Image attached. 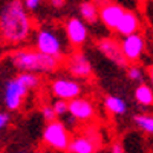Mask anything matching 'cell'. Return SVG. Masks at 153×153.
I'll return each mask as SVG.
<instances>
[{"mask_svg": "<svg viewBox=\"0 0 153 153\" xmlns=\"http://www.w3.org/2000/svg\"><path fill=\"white\" fill-rule=\"evenodd\" d=\"M19 78L25 83V86H26L29 91H32V89L38 87L42 83V78L38 76V74H32V72H19Z\"/></svg>", "mask_w": 153, "mask_h": 153, "instance_id": "obj_20", "label": "cell"}, {"mask_svg": "<svg viewBox=\"0 0 153 153\" xmlns=\"http://www.w3.org/2000/svg\"><path fill=\"white\" fill-rule=\"evenodd\" d=\"M147 75H149V80H150V86L153 87V66H152V68H149Z\"/></svg>", "mask_w": 153, "mask_h": 153, "instance_id": "obj_27", "label": "cell"}, {"mask_svg": "<svg viewBox=\"0 0 153 153\" xmlns=\"http://www.w3.org/2000/svg\"><path fill=\"white\" fill-rule=\"evenodd\" d=\"M35 29L31 12L22 0H9L0 11V43L19 48L26 43Z\"/></svg>", "mask_w": 153, "mask_h": 153, "instance_id": "obj_1", "label": "cell"}, {"mask_svg": "<svg viewBox=\"0 0 153 153\" xmlns=\"http://www.w3.org/2000/svg\"><path fill=\"white\" fill-rule=\"evenodd\" d=\"M100 147V139L97 135H94L91 130H84L80 135H75L71 138L69 143V153H97Z\"/></svg>", "mask_w": 153, "mask_h": 153, "instance_id": "obj_12", "label": "cell"}, {"mask_svg": "<svg viewBox=\"0 0 153 153\" xmlns=\"http://www.w3.org/2000/svg\"><path fill=\"white\" fill-rule=\"evenodd\" d=\"M42 139H43V144L49 149L57 152H68L71 143V133L63 121L54 120L46 123Z\"/></svg>", "mask_w": 153, "mask_h": 153, "instance_id": "obj_4", "label": "cell"}, {"mask_svg": "<svg viewBox=\"0 0 153 153\" xmlns=\"http://www.w3.org/2000/svg\"><path fill=\"white\" fill-rule=\"evenodd\" d=\"M17 153H31V152H17Z\"/></svg>", "mask_w": 153, "mask_h": 153, "instance_id": "obj_28", "label": "cell"}, {"mask_svg": "<svg viewBox=\"0 0 153 153\" xmlns=\"http://www.w3.org/2000/svg\"><path fill=\"white\" fill-rule=\"evenodd\" d=\"M69 104V115L74 117L78 123L89 124L95 121L97 118V107L94 104V101L91 98L86 97H76L71 101H68Z\"/></svg>", "mask_w": 153, "mask_h": 153, "instance_id": "obj_9", "label": "cell"}, {"mask_svg": "<svg viewBox=\"0 0 153 153\" xmlns=\"http://www.w3.org/2000/svg\"><path fill=\"white\" fill-rule=\"evenodd\" d=\"M97 49L100 51L101 55H104L107 60H110L115 66H118V68H127L129 66L127 60L124 58L121 43L117 38H113V37L100 38L97 42Z\"/></svg>", "mask_w": 153, "mask_h": 153, "instance_id": "obj_10", "label": "cell"}, {"mask_svg": "<svg viewBox=\"0 0 153 153\" xmlns=\"http://www.w3.org/2000/svg\"><path fill=\"white\" fill-rule=\"evenodd\" d=\"M124 11L126 9L121 5L112 2V0H107L106 3L98 6V20L103 23L109 31H115L120 19L124 14Z\"/></svg>", "mask_w": 153, "mask_h": 153, "instance_id": "obj_13", "label": "cell"}, {"mask_svg": "<svg viewBox=\"0 0 153 153\" xmlns=\"http://www.w3.org/2000/svg\"><path fill=\"white\" fill-rule=\"evenodd\" d=\"M37 51L46 54V55H51L60 61L65 60L66 57V49H65V43H63L61 37H60V32L46 25V26H42L35 31V35H34V46Z\"/></svg>", "mask_w": 153, "mask_h": 153, "instance_id": "obj_3", "label": "cell"}, {"mask_svg": "<svg viewBox=\"0 0 153 153\" xmlns=\"http://www.w3.org/2000/svg\"><path fill=\"white\" fill-rule=\"evenodd\" d=\"M29 92V89L25 86V83L19 78V76H14L6 81L5 84V91H3V103L5 107L11 112L19 110L23 106V101L26 98Z\"/></svg>", "mask_w": 153, "mask_h": 153, "instance_id": "obj_6", "label": "cell"}, {"mask_svg": "<svg viewBox=\"0 0 153 153\" xmlns=\"http://www.w3.org/2000/svg\"><path fill=\"white\" fill-rule=\"evenodd\" d=\"M68 74L78 80H89L94 75V68L81 49H72L63 60Z\"/></svg>", "mask_w": 153, "mask_h": 153, "instance_id": "obj_5", "label": "cell"}, {"mask_svg": "<svg viewBox=\"0 0 153 153\" xmlns=\"http://www.w3.org/2000/svg\"><path fill=\"white\" fill-rule=\"evenodd\" d=\"M78 14L87 25H94L98 22V6L94 0H84L78 6Z\"/></svg>", "mask_w": 153, "mask_h": 153, "instance_id": "obj_16", "label": "cell"}, {"mask_svg": "<svg viewBox=\"0 0 153 153\" xmlns=\"http://www.w3.org/2000/svg\"><path fill=\"white\" fill-rule=\"evenodd\" d=\"M22 2H23L25 8H26L29 12H34V11H37V9H40L43 0H22Z\"/></svg>", "mask_w": 153, "mask_h": 153, "instance_id": "obj_23", "label": "cell"}, {"mask_svg": "<svg viewBox=\"0 0 153 153\" xmlns=\"http://www.w3.org/2000/svg\"><path fill=\"white\" fill-rule=\"evenodd\" d=\"M9 123H11L9 113H8V112H3V110H0V132H3L6 127L9 126Z\"/></svg>", "mask_w": 153, "mask_h": 153, "instance_id": "obj_24", "label": "cell"}, {"mask_svg": "<svg viewBox=\"0 0 153 153\" xmlns=\"http://www.w3.org/2000/svg\"><path fill=\"white\" fill-rule=\"evenodd\" d=\"M139 31V17L132 11H124L123 17L120 19L117 28L113 32H117L120 37H126Z\"/></svg>", "mask_w": 153, "mask_h": 153, "instance_id": "obj_14", "label": "cell"}, {"mask_svg": "<svg viewBox=\"0 0 153 153\" xmlns=\"http://www.w3.org/2000/svg\"><path fill=\"white\" fill-rule=\"evenodd\" d=\"M120 43H121L124 58L127 60L129 65H132V63H138L139 60H141L144 51H146V40H144V37L139 32L121 37Z\"/></svg>", "mask_w": 153, "mask_h": 153, "instance_id": "obj_11", "label": "cell"}, {"mask_svg": "<svg viewBox=\"0 0 153 153\" xmlns=\"http://www.w3.org/2000/svg\"><path fill=\"white\" fill-rule=\"evenodd\" d=\"M9 61L19 72H32V74H54L57 72L63 61L46 55L35 48H22L19 46L9 54Z\"/></svg>", "mask_w": 153, "mask_h": 153, "instance_id": "obj_2", "label": "cell"}, {"mask_svg": "<svg viewBox=\"0 0 153 153\" xmlns=\"http://www.w3.org/2000/svg\"><path fill=\"white\" fill-rule=\"evenodd\" d=\"M49 5L54 9H63L66 5V0H49Z\"/></svg>", "mask_w": 153, "mask_h": 153, "instance_id": "obj_25", "label": "cell"}, {"mask_svg": "<svg viewBox=\"0 0 153 153\" xmlns=\"http://www.w3.org/2000/svg\"><path fill=\"white\" fill-rule=\"evenodd\" d=\"M42 117H43V120H45L46 123H48V121H54V120H57V115H55L52 106H48V104L42 107Z\"/></svg>", "mask_w": 153, "mask_h": 153, "instance_id": "obj_22", "label": "cell"}, {"mask_svg": "<svg viewBox=\"0 0 153 153\" xmlns=\"http://www.w3.org/2000/svg\"><path fill=\"white\" fill-rule=\"evenodd\" d=\"M110 153H124L123 144H121V143H113V144L110 146Z\"/></svg>", "mask_w": 153, "mask_h": 153, "instance_id": "obj_26", "label": "cell"}, {"mask_svg": "<svg viewBox=\"0 0 153 153\" xmlns=\"http://www.w3.org/2000/svg\"><path fill=\"white\" fill-rule=\"evenodd\" d=\"M52 109H54L55 115L60 117V118L66 117V115L69 113V104H68V101H65V100H55V103L52 104Z\"/></svg>", "mask_w": 153, "mask_h": 153, "instance_id": "obj_21", "label": "cell"}, {"mask_svg": "<svg viewBox=\"0 0 153 153\" xmlns=\"http://www.w3.org/2000/svg\"><path fill=\"white\" fill-rule=\"evenodd\" d=\"M133 124L141 132L153 135V115L152 113H136L133 117Z\"/></svg>", "mask_w": 153, "mask_h": 153, "instance_id": "obj_18", "label": "cell"}, {"mask_svg": "<svg viewBox=\"0 0 153 153\" xmlns=\"http://www.w3.org/2000/svg\"><path fill=\"white\" fill-rule=\"evenodd\" d=\"M49 89H51V94L57 100H65V101H71L76 97H81L83 94V86L76 80L66 78V76L54 78L49 84Z\"/></svg>", "mask_w": 153, "mask_h": 153, "instance_id": "obj_8", "label": "cell"}, {"mask_svg": "<svg viewBox=\"0 0 153 153\" xmlns=\"http://www.w3.org/2000/svg\"><path fill=\"white\" fill-rule=\"evenodd\" d=\"M135 100L143 107H153V87L146 83H139L135 87Z\"/></svg>", "mask_w": 153, "mask_h": 153, "instance_id": "obj_17", "label": "cell"}, {"mask_svg": "<svg viewBox=\"0 0 153 153\" xmlns=\"http://www.w3.org/2000/svg\"><path fill=\"white\" fill-rule=\"evenodd\" d=\"M103 106L104 109L112 113V115H117V117H121V115H126L127 110H129V106H127V101L123 100L121 97L117 95H107L103 100Z\"/></svg>", "mask_w": 153, "mask_h": 153, "instance_id": "obj_15", "label": "cell"}, {"mask_svg": "<svg viewBox=\"0 0 153 153\" xmlns=\"http://www.w3.org/2000/svg\"><path fill=\"white\" fill-rule=\"evenodd\" d=\"M127 78H129L130 81H135V83H144V78H146V72L144 69L138 65V63H132V65L127 66Z\"/></svg>", "mask_w": 153, "mask_h": 153, "instance_id": "obj_19", "label": "cell"}, {"mask_svg": "<svg viewBox=\"0 0 153 153\" xmlns=\"http://www.w3.org/2000/svg\"><path fill=\"white\" fill-rule=\"evenodd\" d=\"M63 29H65L66 40L72 49H81L86 45L89 38V29H87V23L83 19L75 17V16L69 17Z\"/></svg>", "mask_w": 153, "mask_h": 153, "instance_id": "obj_7", "label": "cell"}]
</instances>
